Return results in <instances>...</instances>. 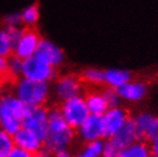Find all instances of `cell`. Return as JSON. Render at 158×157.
Here are the masks:
<instances>
[{"label":"cell","mask_w":158,"mask_h":157,"mask_svg":"<svg viewBox=\"0 0 158 157\" xmlns=\"http://www.w3.org/2000/svg\"><path fill=\"white\" fill-rule=\"evenodd\" d=\"M75 139V130L67 123L59 108V104L48 108V134L44 140V147L47 151L67 148Z\"/></svg>","instance_id":"obj_1"},{"label":"cell","mask_w":158,"mask_h":157,"mask_svg":"<svg viewBox=\"0 0 158 157\" xmlns=\"http://www.w3.org/2000/svg\"><path fill=\"white\" fill-rule=\"evenodd\" d=\"M15 95L28 107H43L47 101V84L23 78L16 82Z\"/></svg>","instance_id":"obj_2"},{"label":"cell","mask_w":158,"mask_h":157,"mask_svg":"<svg viewBox=\"0 0 158 157\" xmlns=\"http://www.w3.org/2000/svg\"><path fill=\"white\" fill-rule=\"evenodd\" d=\"M59 108L64 119L73 130H77L89 116V110L87 108L85 99L79 94L63 100L61 103H59Z\"/></svg>","instance_id":"obj_3"},{"label":"cell","mask_w":158,"mask_h":157,"mask_svg":"<svg viewBox=\"0 0 158 157\" xmlns=\"http://www.w3.org/2000/svg\"><path fill=\"white\" fill-rule=\"evenodd\" d=\"M55 75L54 67L48 62L40 59L36 54L23 60L22 64V76L23 78L37 80V82H47L51 80Z\"/></svg>","instance_id":"obj_4"},{"label":"cell","mask_w":158,"mask_h":157,"mask_svg":"<svg viewBox=\"0 0 158 157\" xmlns=\"http://www.w3.org/2000/svg\"><path fill=\"white\" fill-rule=\"evenodd\" d=\"M22 127L32 131L44 141L48 134V108L45 106L28 107Z\"/></svg>","instance_id":"obj_5"},{"label":"cell","mask_w":158,"mask_h":157,"mask_svg":"<svg viewBox=\"0 0 158 157\" xmlns=\"http://www.w3.org/2000/svg\"><path fill=\"white\" fill-rule=\"evenodd\" d=\"M40 40V35L36 27L33 25H27V28L23 29L21 39L19 40L17 45L15 46L13 54L20 57L22 60H25L36 54L38 45H39Z\"/></svg>","instance_id":"obj_6"},{"label":"cell","mask_w":158,"mask_h":157,"mask_svg":"<svg viewBox=\"0 0 158 157\" xmlns=\"http://www.w3.org/2000/svg\"><path fill=\"white\" fill-rule=\"evenodd\" d=\"M81 90H84V99L89 110V114L103 116L107 112L110 107L103 93V86H92L81 84Z\"/></svg>","instance_id":"obj_7"},{"label":"cell","mask_w":158,"mask_h":157,"mask_svg":"<svg viewBox=\"0 0 158 157\" xmlns=\"http://www.w3.org/2000/svg\"><path fill=\"white\" fill-rule=\"evenodd\" d=\"M128 117H130V114L127 110L117 108V107L109 108L107 112L102 116L104 138L110 139L111 137H114L122 129V126L125 124Z\"/></svg>","instance_id":"obj_8"},{"label":"cell","mask_w":158,"mask_h":157,"mask_svg":"<svg viewBox=\"0 0 158 157\" xmlns=\"http://www.w3.org/2000/svg\"><path fill=\"white\" fill-rule=\"evenodd\" d=\"M78 130L80 138L86 142L100 140L101 138H104L102 116L89 114V116L78 127Z\"/></svg>","instance_id":"obj_9"},{"label":"cell","mask_w":158,"mask_h":157,"mask_svg":"<svg viewBox=\"0 0 158 157\" xmlns=\"http://www.w3.org/2000/svg\"><path fill=\"white\" fill-rule=\"evenodd\" d=\"M139 139L143 141H150L158 135V117L149 114H140L134 119Z\"/></svg>","instance_id":"obj_10"},{"label":"cell","mask_w":158,"mask_h":157,"mask_svg":"<svg viewBox=\"0 0 158 157\" xmlns=\"http://www.w3.org/2000/svg\"><path fill=\"white\" fill-rule=\"evenodd\" d=\"M14 142L15 146L21 147L23 149L28 150L32 154H36L41 150L44 147V141L40 139L38 135L33 133L32 131L25 129V127H21L14 135Z\"/></svg>","instance_id":"obj_11"},{"label":"cell","mask_w":158,"mask_h":157,"mask_svg":"<svg viewBox=\"0 0 158 157\" xmlns=\"http://www.w3.org/2000/svg\"><path fill=\"white\" fill-rule=\"evenodd\" d=\"M56 94L62 101L75 95H78L81 90V82L79 76L65 75L57 79L56 83Z\"/></svg>","instance_id":"obj_12"},{"label":"cell","mask_w":158,"mask_h":157,"mask_svg":"<svg viewBox=\"0 0 158 157\" xmlns=\"http://www.w3.org/2000/svg\"><path fill=\"white\" fill-rule=\"evenodd\" d=\"M110 140L115 143L118 148L123 149L127 146L132 145L133 142L140 140L139 139V134L136 131V126H135L134 119L131 118V116L127 118L125 124L122 126V129L110 138Z\"/></svg>","instance_id":"obj_13"},{"label":"cell","mask_w":158,"mask_h":157,"mask_svg":"<svg viewBox=\"0 0 158 157\" xmlns=\"http://www.w3.org/2000/svg\"><path fill=\"white\" fill-rule=\"evenodd\" d=\"M36 55L39 56L40 59H43L44 61L48 62L53 67H57L63 61L62 51L56 46H54L52 43L44 39L40 40L38 48H37Z\"/></svg>","instance_id":"obj_14"},{"label":"cell","mask_w":158,"mask_h":157,"mask_svg":"<svg viewBox=\"0 0 158 157\" xmlns=\"http://www.w3.org/2000/svg\"><path fill=\"white\" fill-rule=\"evenodd\" d=\"M115 90L117 92V94L119 95V98L130 100V101H140L146 95L147 87L143 83L127 82L120 86L116 87Z\"/></svg>","instance_id":"obj_15"},{"label":"cell","mask_w":158,"mask_h":157,"mask_svg":"<svg viewBox=\"0 0 158 157\" xmlns=\"http://www.w3.org/2000/svg\"><path fill=\"white\" fill-rule=\"evenodd\" d=\"M150 155V147L147 141L138 140L132 145L123 148L118 157H148Z\"/></svg>","instance_id":"obj_16"},{"label":"cell","mask_w":158,"mask_h":157,"mask_svg":"<svg viewBox=\"0 0 158 157\" xmlns=\"http://www.w3.org/2000/svg\"><path fill=\"white\" fill-rule=\"evenodd\" d=\"M132 75L128 71L124 70H108L104 72V84L109 87L120 86L125 83L130 82Z\"/></svg>","instance_id":"obj_17"},{"label":"cell","mask_w":158,"mask_h":157,"mask_svg":"<svg viewBox=\"0 0 158 157\" xmlns=\"http://www.w3.org/2000/svg\"><path fill=\"white\" fill-rule=\"evenodd\" d=\"M80 82L84 85L92 86H104V72L98 69H87L79 76Z\"/></svg>","instance_id":"obj_18"},{"label":"cell","mask_w":158,"mask_h":157,"mask_svg":"<svg viewBox=\"0 0 158 157\" xmlns=\"http://www.w3.org/2000/svg\"><path fill=\"white\" fill-rule=\"evenodd\" d=\"M103 143L101 140H93L88 141L85 146L83 151H80L75 157H100L102 154Z\"/></svg>","instance_id":"obj_19"},{"label":"cell","mask_w":158,"mask_h":157,"mask_svg":"<svg viewBox=\"0 0 158 157\" xmlns=\"http://www.w3.org/2000/svg\"><path fill=\"white\" fill-rule=\"evenodd\" d=\"M14 147L15 142L13 135L0 127V157H7Z\"/></svg>","instance_id":"obj_20"},{"label":"cell","mask_w":158,"mask_h":157,"mask_svg":"<svg viewBox=\"0 0 158 157\" xmlns=\"http://www.w3.org/2000/svg\"><path fill=\"white\" fill-rule=\"evenodd\" d=\"M13 54V45L8 38L6 30L0 29V56L9 57Z\"/></svg>","instance_id":"obj_21"},{"label":"cell","mask_w":158,"mask_h":157,"mask_svg":"<svg viewBox=\"0 0 158 157\" xmlns=\"http://www.w3.org/2000/svg\"><path fill=\"white\" fill-rule=\"evenodd\" d=\"M7 82H13L16 84L17 80H15V79L10 76V74H9V69H8V57L0 56V87Z\"/></svg>","instance_id":"obj_22"},{"label":"cell","mask_w":158,"mask_h":157,"mask_svg":"<svg viewBox=\"0 0 158 157\" xmlns=\"http://www.w3.org/2000/svg\"><path fill=\"white\" fill-rule=\"evenodd\" d=\"M22 21L27 25H33L38 20V7L37 5H32L30 7L25 8L23 12L21 13Z\"/></svg>","instance_id":"obj_23"},{"label":"cell","mask_w":158,"mask_h":157,"mask_svg":"<svg viewBox=\"0 0 158 157\" xmlns=\"http://www.w3.org/2000/svg\"><path fill=\"white\" fill-rule=\"evenodd\" d=\"M5 30H6V33H7L9 40H10V43H12L13 51H14V48H15V46L17 45L19 40L21 39L23 29H20L19 27H6Z\"/></svg>","instance_id":"obj_24"},{"label":"cell","mask_w":158,"mask_h":157,"mask_svg":"<svg viewBox=\"0 0 158 157\" xmlns=\"http://www.w3.org/2000/svg\"><path fill=\"white\" fill-rule=\"evenodd\" d=\"M120 148L111 141L110 139L108 140L106 143H103V149H102V157H118L120 153Z\"/></svg>","instance_id":"obj_25"},{"label":"cell","mask_w":158,"mask_h":157,"mask_svg":"<svg viewBox=\"0 0 158 157\" xmlns=\"http://www.w3.org/2000/svg\"><path fill=\"white\" fill-rule=\"evenodd\" d=\"M5 25L6 27H20L23 23L22 21V15L21 13H13L5 17Z\"/></svg>","instance_id":"obj_26"},{"label":"cell","mask_w":158,"mask_h":157,"mask_svg":"<svg viewBox=\"0 0 158 157\" xmlns=\"http://www.w3.org/2000/svg\"><path fill=\"white\" fill-rule=\"evenodd\" d=\"M7 157H33V154L23 149V148H21V147L15 146Z\"/></svg>","instance_id":"obj_27"},{"label":"cell","mask_w":158,"mask_h":157,"mask_svg":"<svg viewBox=\"0 0 158 157\" xmlns=\"http://www.w3.org/2000/svg\"><path fill=\"white\" fill-rule=\"evenodd\" d=\"M151 143L149 145L150 147V155L152 157H158V135L151 139Z\"/></svg>","instance_id":"obj_28"},{"label":"cell","mask_w":158,"mask_h":157,"mask_svg":"<svg viewBox=\"0 0 158 157\" xmlns=\"http://www.w3.org/2000/svg\"><path fill=\"white\" fill-rule=\"evenodd\" d=\"M53 154H54V157H72L71 153L67 148H62V149L56 150Z\"/></svg>","instance_id":"obj_29"},{"label":"cell","mask_w":158,"mask_h":157,"mask_svg":"<svg viewBox=\"0 0 158 157\" xmlns=\"http://www.w3.org/2000/svg\"><path fill=\"white\" fill-rule=\"evenodd\" d=\"M33 157H52L51 155H49V153L48 151H38V153L33 154Z\"/></svg>","instance_id":"obj_30"},{"label":"cell","mask_w":158,"mask_h":157,"mask_svg":"<svg viewBox=\"0 0 158 157\" xmlns=\"http://www.w3.org/2000/svg\"><path fill=\"white\" fill-rule=\"evenodd\" d=\"M4 96V93H2V90H1V87H0V99Z\"/></svg>","instance_id":"obj_31"},{"label":"cell","mask_w":158,"mask_h":157,"mask_svg":"<svg viewBox=\"0 0 158 157\" xmlns=\"http://www.w3.org/2000/svg\"><path fill=\"white\" fill-rule=\"evenodd\" d=\"M0 121H1V109H0Z\"/></svg>","instance_id":"obj_32"},{"label":"cell","mask_w":158,"mask_h":157,"mask_svg":"<svg viewBox=\"0 0 158 157\" xmlns=\"http://www.w3.org/2000/svg\"><path fill=\"white\" fill-rule=\"evenodd\" d=\"M148 157H152V156H151V155H149V156H148Z\"/></svg>","instance_id":"obj_33"}]
</instances>
